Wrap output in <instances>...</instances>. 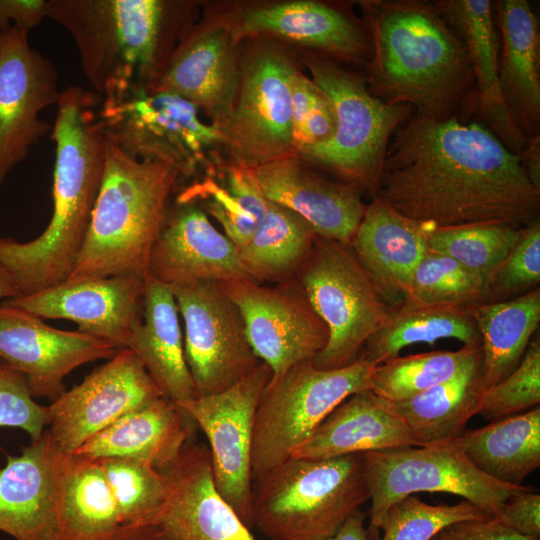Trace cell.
I'll return each instance as SVG.
<instances>
[{
	"label": "cell",
	"mask_w": 540,
	"mask_h": 540,
	"mask_svg": "<svg viewBox=\"0 0 540 540\" xmlns=\"http://www.w3.org/2000/svg\"><path fill=\"white\" fill-rule=\"evenodd\" d=\"M97 460L114 497L122 528L158 525L168 497L161 470L127 458Z\"/></svg>",
	"instance_id": "40"
},
{
	"label": "cell",
	"mask_w": 540,
	"mask_h": 540,
	"mask_svg": "<svg viewBox=\"0 0 540 540\" xmlns=\"http://www.w3.org/2000/svg\"><path fill=\"white\" fill-rule=\"evenodd\" d=\"M482 348L481 374L488 389L508 376L522 360L540 323V290L514 298L471 305Z\"/></svg>",
	"instance_id": "37"
},
{
	"label": "cell",
	"mask_w": 540,
	"mask_h": 540,
	"mask_svg": "<svg viewBox=\"0 0 540 540\" xmlns=\"http://www.w3.org/2000/svg\"><path fill=\"white\" fill-rule=\"evenodd\" d=\"M491 517L466 500L454 505H432L413 494L387 509L379 525L382 535L372 540H430L451 523Z\"/></svg>",
	"instance_id": "43"
},
{
	"label": "cell",
	"mask_w": 540,
	"mask_h": 540,
	"mask_svg": "<svg viewBox=\"0 0 540 540\" xmlns=\"http://www.w3.org/2000/svg\"><path fill=\"white\" fill-rule=\"evenodd\" d=\"M430 540H540L523 536L504 526L496 517L451 523Z\"/></svg>",
	"instance_id": "49"
},
{
	"label": "cell",
	"mask_w": 540,
	"mask_h": 540,
	"mask_svg": "<svg viewBox=\"0 0 540 540\" xmlns=\"http://www.w3.org/2000/svg\"><path fill=\"white\" fill-rule=\"evenodd\" d=\"M160 470L168 497L158 525L170 540H255L218 493L208 446L190 440Z\"/></svg>",
	"instance_id": "21"
},
{
	"label": "cell",
	"mask_w": 540,
	"mask_h": 540,
	"mask_svg": "<svg viewBox=\"0 0 540 540\" xmlns=\"http://www.w3.org/2000/svg\"><path fill=\"white\" fill-rule=\"evenodd\" d=\"M128 348L138 356L163 397L175 403L196 398L174 294L149 274L145 277L142 322Z\"/></svg>",
	"instance_id": "31"
},
{
	"label": "cell",
	"mask_w": 540,
	"mask_h": 540,
	"mask_svg": "<svg viewBox=\"0 0 540 540\" xmlns=\"http://www.w3.org/2000/svg\"><path fill=\"white\" fill-rule=\"evenodd\" d=\"M46 0H0V32L12 26L31 30L45 17Z\"/></svg>",
	"instance_id": "50"
},
{
	"label": "cell",
	"mask_w": 540,
	"mask_h": 540,
	"mask_svg": "<svg viewBox=\"0 0 540 540\" xmlns=\"http://www.w3.org/2000/svg\"><path fill=\"white\" fill-rule=\"evenodd\" d=\"M521 228L504 223H477L424 226V232L429 251L454 259L486 281L518 241Z\"/></svg>",
	"instance_id": "41"
},
{
	"label": "cell",
	"mask_w": 540,
	"mask_h": 540,
	"mask_svg": "<svg viewBox=\"0 0 540 540\" xmlns=\"http://www.w3.org/2000/svg\"><path fill=\"white\" fill-rule=\"evenodd\" d=\"M230 29L209 28L183 38L157 82L195 104L222 130L237 100L241 76Z\"/></svg>",
	"instance_id": "24"
},
{
	"label": "cell",
	"mask_w": 540,
	"mask_h": 540,
	"mask_svg": "<svg viewBox=\"0 0 540 540\" xmlns=\"http://www.w3.org/2000/svg\"><path fill=\"white\" fill-rule=\"evenodd\" d=\"M29 30L0 32V184L52 126L40 113L57 104L58 71L30 46Z\"/></svg>",
	"instance_id": "15"
},
{
	"label": "cell",
	"mask_w": 540,
	"mask_h": 540,
	"mask_svg": "<svg viewBox=\"0 0 540 540\" xmlns=\"http://www.w3.org/2000/svg\"><path fill=\"white\" fill-rule=\"evenodd\" d=\"M499 29V85L504 102L527 139L540 136V35L526 0L493 2Z\"/></svg>",
	"instance_id": "26"
},
{
	"label": "cell",
	"mask_w": 540,
	"mask_h": 540,
	"mask_svg": "<svg viewBox=\"0 0 540 540\" xmlns=\"http://www.w3.org/2000/svg\"><path fill=\"white\" fill-rule=\"evenodd\" d=\"M178 180L170 166L132 158L107 140L101 187L81 250L65 282L116 275L145 278Z\"/></svg>",
	"instance_id": "4"
},
{
	"label": "cell",
	"mask_w": 540,
	"mask_h": 540,
	"mask_svg": "<svg viewBox=\"0 0 540 540\" xmlns=\"http://www.w3.org/2000/svg\"><path fill=\"white\" fill-rule=\"evenodd\" d=\"M375 197L425 227L539 219L540 190L485 126L414 112L387 147Z\"/></svg>",
	"instance_id": "1"
},
{
	"label": "cell",
	"mask_w": 540,
	"mask_h": 540,
	"mask_svg": "<svg viewBox=\"0 0 540 540\" xmlns=\"http://www.w3.org/2000/svg\"><path fill=\"white\" fill-rule=\"evenodd\" d=\"M271 33L336 57L369 60L372 42L365 23H359L328 4L295 1L246 9L234 41L247 34Z\"/></svg>",
	"instance_id": "27"
},
{
	"label": "cell",
	"mask_w": 540,
	"mask_h": 540,
	"mask_svg": "<svg viewBox=\"0 0 540 540\" xmlns=\"http://www.w3.org/2000/svg\"><path fill=\"white\" fill-rule=\"evenodd\" d=\"M57 526L58 540H108L125 531L99 460L73 453L66 456Z\"/></svg>",
	"instance_id": "33"
},
{
	"label": "cell",
	"mask_w": 540,
	"mask_h": 540,
	"mask_svg": "<svg viewBox=\"0 0 540 540\" xmlns=\"http://www.w3.org/2000/svg\"><path fill=\"white\" fill-rule=\"evenodd\" d=\"M452 441L486 475L523 485L524 479L540 467V408L464 430Z\"/></svg>",
	"instance_id": "34"
},
{
	"label": "cell",
	"mask_w": 540,
	"mask_h": 540,
	"mask_svg": "<svg viewBox=\"0 0 540 540\" xmlns=\"http://www.w3.org/2000/svg\"><path fill=\"white\" fill-rule=\"evenodd\" d=\"M292 147L301 152L329 140L336 126L329 97L311 78L298 70L291 83Z\"/></svg>",
	"instance_id": "46"
},
{
	"label": "cell",
	"mask_w": 540,
	"mask_h": 540,
	"mask_svg": "<svg viewBox=\"0 0 540 540\" xmlns=\"http://www.w3.org/2000/svg\"><path fill=\"white\" fill-rule=\"evenodd\" d=\"M540 282V221L521 228V234L485 281V302L504 301L528 292Z\"/></svg>",
	"instance_id": "45"
},
{
	"label": "cell",
	"mask_w": 540,
	"mask_h": 540,
	"mask_svg": "<svg viewBox=\"0 0 540 540\" xmlns=\"http://www.w3.org/2000/svg\"><path fill=\"white\" fill-rule=\"evenodd\" d=\"M170 288L184 324V354L196 397L228 389L262 362L239 308L219 282Z\"/></svg>",
	"instance_id": "12"
},
{
	"label": "cell",
	"mask_w": 540,
	"mask_h": 540,
	"mask_svg": "<svg viewBox=\"0 0 540 540\" xmlns=\"http://www.w3.org/2000/svg\"><path fill=\"white\" fill-rule=\"evenodd\" d=\"M159 397L157 385L135 352L123 348L47 408L45 431L64 453L127 413Z\"/></svg>",
	"instance_id": "16"
},
{
	"label": "cell",
	"mask_w": 540,
	"mask_h": 540,
	"mask_svg": "<svg viewBox=\"0 0 540 540\" xmlns=\"http://www.w3.org/2000/svg\"><path fill=\"white\" fill-rule=\"evenodd\" d=\"M296 280L329 332L314 366L330 370L355 362L391 307L351 246L317 236Z\"/></svg>",
	"instance_id": "10"
},
{
	"label": "cell",
	"mask_w": 540,
	"mask_h": 540,
	"mask_svg": "<svg viewBox=\"0 0 540 540\" xmlns=\"http://www.w3.org/2000/svg\"><path fill=\"white\" fill-rule=\"evenodd\" d=\"M174 7L162 0H46L45 17L69 33L85 77L104 97L157 84L173 54Z\"/></svg>",
	"instance_id": "5"
},
{
	"label": "cell",
	"mask_w": 540,
	"mask_h": 540,
	"mask_svg": "<svg viewBox=\"0 0 540 540\" xmlns=\"http://www.w3.org/2000/svg\"><path fill=\"white\" fill-rule=\"evenodd\" d=\"M351 248L387 302L399 304L413 270L428 252L424 226L373 197Z\"/></svg>",
	"instance_id": "29"
},
{
	"label": "cell",
	"mask_w": 540,
	"mask_h": 540,
	"mask_svg": "<svg viewBox=\"0 0 540 540\" xmlns=\"http://www.w3.org/2000/svg\"><path fill=\"white\" fill-rule=\"evenodd\" d=\"M482 352L450 379L405 401H386L410 430L417 446L437 445L456 439L467 422L479 414L485 385Z\"/></svg>",
	"instance_id": "32"
},
{
	"label": "cell",
	"mask_w": 540,
	"mask_h": 540,
	"mask_svg": "<svg viewBox=\"0 0 540 540\" xmlns=\"http://www.w3.org/2000/svg\"><path fill=\"white\" fill-rule=\"evenodd\" d=\"M482 352L481 344L392 358L373 369L369 390L390 402L411 399L450 379Z\"/></svg>",
	"instance_id": "39"
},
{
	"label": "cell",
	"mask_w": 540,
	"mask_h": 540,
	"mask_svg": "<svg viewBox=\"0 0 540 540\" xmlns=\"http://www.w3.org/2000/svg\"><path fill=\"white\" fill-rule=\"evenodd\" d=\"M540 403V341H530L519 365L485 390L479 414L494 421L538 407Z\"/></svg>",
	"instance_id": "44"
},
{
	"label": "cell",
	"mask_w": 540,
	"mask_h": 540,
	"mask_svg": "<svg viewBox=\"0 0 540 540\" xmlns=\"http://www.w3.org/2000/svg\"><path fill=\"white\" fill-rule=\"evenodd\" d=\"M518 157L529 180L540 190V136L528 139Z\"/></svg>",
	"instance_id": "51"
},
{
	"label": "cell",
	"mask_w": 540,
	"mask_h": 540,
	"mask_svg": "<svg viewBox=\"0 0 540 540\" xmlns=\"http://www.w3.org/2000/svg\"><path fill=\"white\" fill-rule=\"evenodd\" d=\"M201 110L154 85H136L100 97L97 118L105 138L128 156L166 164L179 179L214 164L223 130L206 123ZM215 165V164H214Z\"/></svg>",
	"instance_id": "7"
},
{
	"label": "cell",
	"mask_w": 540,
	"mask_h": 540,
	"mask_svg": "<svg viewBox=\"0 0 540 540\" xmlns=\"http://www.w3.org/2000/svg\"><path fill=\"white\" fill-rule=\"evenodd\" d=\"M417 446L404 421L371 390L341 402L292 457L328 459Z\"/></svg>",
	"instance_id": "30"
},
{
	"label": "cell",
	"mask_w": 540,
	"mask_h": 540,
	"mask_svg": "<svg viewBox=\"0 0 540 540\" xmlns=\"http://www.w3.org/2000/svg\"><path fill=\"white\" fill-rule=\"evenodd\" d=\"M68 453L46 431L0 469V531L16 540H58L57 503Z\"/></svg>",
	"instance_id": "22"
},
{
	"label": "cell",
	"mask_w": 540,
	"mask_h": 540,
	"mask_svg": "<svg viewBox=\"0 0 540 540\" xmlns=\"http://www.w3.org/2000/svg\"><path fill=\"white\" fill-rule=\"evenodd\" d=\"M195 427L177 403L159 397L127 413L73 454L90 459L127 458L162 469L177 458Z\"/></svg>",
	"instance_id": "28"
},
{
	"label": "cell",
	"mask_w": 540,
	"mask_h": 540,
	"mask_svg": "<svg viewBox=\"0 0 540 540\" xmlns=\"http://www.w3.org/2000/svg\"><path fill=\"white\" fill-rule=\"evenodd\" d=\"M369 489V540L379 535L387 509L418 492H444L462 497L496 517L514 495L531 486L500 482L476 468L453 441L361 453Z\"/></svg>",
	"instance_id": "11"
},
{
	"label": "cell",
	"mask_w": 540,
	"mask_h": 540,
	"mask_svg": "<svg viewBox=\"0 0 540 540\" xmlns=\"http://www.w3.org/2000/svg\"><path fill=\"white\" fill-rule=\"evenodd\" d=\"M454 338L464 345L481 344L471 306L422 304L402 300L391 308L382 326L366 342L359 357L377 366L399 356L415 343L433 345Z\"/></svg>",
	"instance_id": "35"
},
{
	"label": "cell",
	"mask_w": 540,
	"mask_h": 540,
	"mask_svg": "<svg viewBox=\"0 0 540 540\" xmlns=\"http://www.w3.org/2000/svg\"><path fill=\"white\" fill-rule=\"evenodd\" d=\"M374 368L362 357L330 370L318 369L308 360L270 377L254 420L252 482L291 458L346 398L369 389Z\"/></svg>",
	"instance_id": "8"
},
{
	"label": "cell",
	"mask_w": 540,
	"mask_h": 540,
	"mask_svg": "<svg viewBox=\"0 0 540 540\" xmlns=\"http://www.w3.org/2000/svg\"><path fill=\"white\" fill-rule=\"evenodd\" d=\"M99 96L77 86L61 90L51 130L55 143L53 212L35 239L0 237V263L18 296L64 283L84 242L101 187L106 145L97 118Z\"/></svg>",
	"instance_id": "2"
},
{
	"label": "cell",
	"mask_w": 540,
	"mask_h": 540,
	"mask_svg": "<svg viewBox=\"0 0 540 540\" xmlns=\"http://www.w3.org/2000/svg\"><path fill=\"white\" fill-rule=\"evenodd\" d=\"M147 274L169 287L251 280L238 247L192 203H177L168 211Z\"/></svg>",
	"instance_id": "20"
},
{
	"label": "cell",
	"mask_w": 540,
	"mask_h": 540,
	"mask_svg": "<svg viewBox=\"0 0 540 540\" xmlns=\"http://www.w3.org/2000/svg\"><path fill=\"white\" fill-rule=\"evenodd\" d=\"M496 518L518 534L540 539V495L535 489L512 496Z\"/></svg>",
	"instance_id": "48"
},
{
	"label": "cell",
	"mask_w": 540,
	"mask_h": 540,
	"mask_svg": "<svg viewBox=\"0 0 540 540\" xmlns=\"http://www.w3.org/2000/svg\"><path fill=\"white\" fill-rule=\"evenodd\" d=\"M308 68L332 102L336 126L329 140L299 155L375 197L389 142L413 108L383 102L369 91L364 78L329 60L311 58Z\"/></svg>",
	"instance_id": "9"
},
{
	"label": "cell",
	"mask_w": 540,
	"mask_h": 540,
	"mask_svg": "<svg viewBox=\"0 0 540 540\" xmlns=\"http://www.w3.org/2000/svg\"><path fill=\"white\" fill-rule=\"evenodd\" d=\"M108 540H170L159 525H149L122 531Z\"/></svg>",
	"instance_id": "53"
},
{
	"label": "cell",
	"mask_w": 540,
	"mask_h": 540,
	"mask_svg": "<svg viewBox=\"0 0 540 540\" xmlns=\"http://www.w3.org/2000/svg\"><path fill=\"white\" fill-rule=\"evenodd\" d=\"M296 71L284 54L271 49L255 53L249 61L223 129L236 162L256 167L294 155L291 83Z\"/></svg>",
	"instance_id": "17"
},
{
	"label": "cell",
	"mask_w": 540,
	"mask_h": 540,
	"mask_svg": "<svg viewBox=\"0 0 540 540\" xmlns=\"http://www.w3.org/2000/svg\"><path fill=\"white\" fill-rule=\"evenodd\" d=\"M219 283L239 308L249 343L271 377L313 360L326 346L327 326L296 278L272 287L251 280Z\"/></svg>",
	"instance_id": "14"
},
{
	"label": "cell",
	"mask_w": 540,
	"mask_h": 540,
	"mask_svg": "<svg viewBox=\"0 0 540 540\" xmlns=\"http://www.w3.org/2000/svg\"><path fill=\"white\" fill-rule=\"evenodd\" d=\"M365 518L366 514L360 509L354 511L338 531L326 540H369Z\"/></svg>",
	"instance_id": "52"
},
{
	"label": "cell",
	"mask_w": 540,
	"mask_h": 540,
	"mask_svg": "<svg viewBox=\"0 0 540 540\" xmlns=\"http://www.w3.org/2000/svg\"><path fill=\"white\" fill-rule=\"evenodd\" d=\"M361 7L372 42L366 83L374 96L437 120L475 105L467 47L434 2L371 0Z\"/></svg>",
	"instance_id": "3"
},
{
	"label": "cell",
	"mask_w": 540,
	"mask_h": 540,
	"mask_svg": "<svg viewBox=\"0 0 540 540\" xmlns=\"http://www.w3.org/2000/svg\"><path fill=\"white\" fill-rule=\"evenodd\" d=\"M437 10L467 47L475 82V108L486 127L519 156L528 139L512 118L499 85V36L490 0H437Z\"/></svg>",
	"instance_id": "25"
},
{
	"label": "cell",
	"mask_w": 540,
	"mask_h": 540,
	"mask_svg": "<svg viewBox=\"0 0 540 540\" xmlns=\"http://www.w3.org/2000/svg\"><path fill=\"white\" fill-rule=\"evenodd\" d=\"M369 498L361 453L291 457L252 482L253 528L269 540H326Z\"/></svg>",
	"instance_id": "6"
},
{
	"label": "cell",
	"mask_w": 540,
	"mask_h": 540,
	"mask_svg": "<svg viewBox=\"0 0 540 540\" xmlns=\"http://www.w3.org/2000/svg\"><path fill=\"white\" fill-rule=\"evenodd\" d=\"M46 415V406L32 397L23 375L0 359V427L22 429L33 441L43 435Z\"/></svg>",
	"instance_id": "47"
},
{
	"label": "cell",
	"mask_w": 540,
	"mask_h": 540,
	"mask_svg": "<svg viewBox=\"0 0 540 540\" xmlns=\"http://www.w3.org/2000/svg\"><path fill=\"white\" fill-rule=\"evenodd\" d=\"M253 171L267 200L299 214L317 236L351 246L367 207L359 188L329 181L294 156L260 164Z\"/></svg>",
	"instance_id": "23"
},
{
	"label": "cell",
	"mask_w": 540,
	"mask_h": 540,
	"mask_svg": "<svg viewBox=\"0 0 540 540\" xmlns=\"http://www.w3.org/2000/svg\"><path fill=\"white\" fill-rule=\"evenodd\" d=\"M316 237L303 217L269 201L262 222L239 253L252 281L281 283L297 274Z\"/></svg>",
	"instance_id": "38"
},
{
	"label": "cell",
	"mask_w": 540,
	"mask_h": 540,
	"mask_svg": "<svg viewBox=\"0 0 540 540\" xmlns=\"http://www.w3.org/2000/svg\"><path fill=\"white\" fill-rule=\"evenodd\" d=\"M403 300L471 306L485 302V280L454 259L428 250L413 270Z\"/></svg>",
	"instance_id": "42"
},
{
	"label": "cell",
	"mask_w": 540,
	"mask_h": 540,
	"mask_svg": "<svg viewBox=\"0 0 540 540\" xmlns=\"http://www.w3.org/2000/svg\"><path fill=\"white\" fill-rule=\"evenodd\" d=\"M145 278L116 275L64 282L33 294L4 300L44 319H66L78 331L128 348L143 318Z\"/></svg>",
	"instance_id": "19"
},
{
	"label": "cell",
	"mask_w": 540,
	"mask_h": 540,
	"mask_svg": "<svg viewBox=\"0 0 540 540\" xmlns=\"http://www.w3.org/2000/svg\"><path fill=\"white\" fill-rule=\"evenodd\" d=\"M117 351L103 339L50 327L42 318L0 302V359L23 375L34 399L53 402L66 391L64 378L71 371L112 358Z\"/></svg>",
	"instance_id": "18"
},
{
	"label": "cell",
	"mask_w": 540,
	"mask_h": 540,
	"mask_svg": "<svg viewBox=\"0 0 540 540\" xmlns=\"http://www.w3.org/2000/svg\"><path fill=\"white\" fill-rule=\"evenodd\" d=\"M17 296L18 291L11 276L0 263V299L6 300Z\"/></svg>",
	"instance_id": "54"
},
{
	"label": "cell",
	"mask_w": 540,
	"mask_h": 540,
	"mask_svg": "<svg viewBox=\"0 0 540 540\" xmlns=\"http://www.w3.org/2000/svg\"><path fill=\"white\" fill-rule=\"evenodd\" d=\"M176 202L192 203L208 212L238 249L250 241L269 203L256 181L253 167L238 162L213 165L202 180L185 188Z\"/></svg>",
	"instance_id": "36"
},
{
	"label": "cell",
	"mask_w": 540,
	"mask_h": 540,
	"mask_svg": "<svg viewBox=\"0 0 540 540\" xmlns=\"http://www.w3.org/2000/svg\"><path fill=\"white\" fill-rule=\"evenodd\" d=\"M271 377L259 365L228 389L177 403L207 437L215 487L249 529L251 452L254 420L261 394Z\"/></svg>",
	"instance_id": "13"
}]
</instances>
